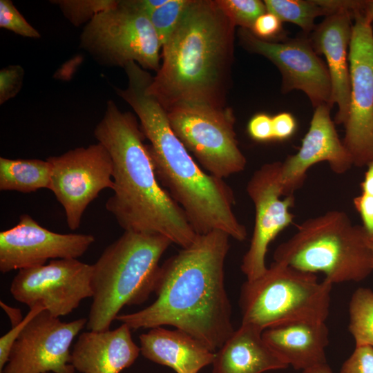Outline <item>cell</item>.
I'll return each mask as SVG.
<instances>
[{"mask_svg":"<svg viewBox=\"0 0 373 373\" xmlns=\"http://www.w3.org/2000/svg\"><path fill=\"white\" fill-rule=\"evenodd\" d=\"M134 6L148 16L157 8L164 4L167 0H132Z\"/></svg>","mask_w":373,"mask_h":373,"instance_id":"cell-38","label":"cell"},{"mask_svg":"<svg viewBox=\"0 0 373 373\" xmlns=\"http://www.w3.org/2000/svg\"><path fill=\"white\" fill-rule=\"evenodd\" d=\"M235 27L216 1L191 0L162 47V62L148 86L166 111L190 106L225 108Z\"/></svg>","mask_w":373,"mask_h":373,"instance_id":"cell-4","label":"cell"},{"mask_svg":"<svg viewBox=\"0 0 373 373\" xmlns=\"http://www.w3.org/2000/svg\"><path fill=\"white\" fill-rule=\"evenodd\" d=\"M229 238L218 230L198 234L191 245L160 265L155 301L116 320L131 329L171 325L216 352L235 331L224 285Z\"/></svg>","mask_w":373,"mask_h":373,"instance_id":"cell-1","label":"cell"},{"mask_svg":"<svg viewBox=\"0 0 373 373\" xmlns=\"http://www.w3.org/2000/svg\"><path fill=\"white\" fill-rule=\"evenodd\" d=\"M247 131L255 141L265 142L274 140L272 117L265 113L254 115L248 122Z\"/></svg>","mask_w":373,"mask_h":373,"instance_id":"cell-34","label":"cell"},{"mask_svg":"<svg viewBox=\"0 0 373 373\" xmlns=\"http://www.w3.org/2000/svg\"><path fill=\"white\" fill-rule=\"evenodd\" d=\"M140 352L147 359L177 373H198L212 364L215 352L189 334L176 329L151 328L139 336Z\"/></svg>","mask_w":373,"mask_h":373,"instance_id":"cell-21","label":"cell"},{"mask_svg":"<svg viewBox=\"0 0 373 373\" xmlns=\"http://www.w3.org/2000/svg\"><path fill=\"white\" fill-rule=\"evenodd\" d=\"M331 108L328 105L314 108L309 128L298 152L281 162L279 183L283 197L294 195L303 185L308 169L317 163L327 162L332 171L338 174L345 173L354 165L331 119Z\"/></svg>","mask_w":373,"mask_h":373,"instance_id":"cell-17","label":"cell"},{"mask_svg":"<svg viewBox=\"0 0 373 373\" xmlns=\"http://www.w3.org/2000/svg\"><path fill=\"white\" fill-rule=\"evenodd\" d=\"M23 77L24 70L19 65H10L0 70V104L17 95Z\"/></svg>","mask_w":373,"mask_h":373,"instance_id":"cell-32","label":"cell"},{"mask_svg":"<svg viewBox=\"0 0 373 373\" xmlns=\"http://www.w3.org/2000/svg\"><path fill=\"white\" fill-rule=\"evenodd\" d=\"M367 166V169L361 183V193L373 198V161Z\"/></svg>","mask_w":373,"mask_h":373,"instance_id":"cell-39","label":"cell"},{"mask_svg":"<svg viewBox=\"0 0 373 373\" xmlns=\"http://www.w3.org/2000/svg\"><path fill=\"white\" fill-rule=\"evenodd\" d=\"M87 322L65 323L42 311L23 330L0 373H75L70 348Z\"/></svg>","mask_w":373,"mask_h":373,"instance_id":"cell-13","label":"cell"},{"mask_svg":"<svg viewBox=\"0 0 373 373\" xmlns=\"http://www.w3.org/2000/svg\"><path fill=\"white\" fill-rule=\"evenodd\" d=\"M115 0H57L52 3L59 6L63 15L74 26L88 23L96 15L113 7Z\"/></svg>","mask_w":373,"mask_h":373,"instance_id":"cell-28","label":"cell"},{"mask_svg":"<svg viewBox=\"0 0 373 373\" xmlns=\"http://www.w3.org/2000/svg\"><path fill=\"white\" fill-rule=\"evenodd\" d=\"M280 164H263L254 173L247 185V193L255 207L254 231L240 266L247 280H254L265 272L269 244L294 220L290 209L294 204V196H283L279 183Z\"/></svg>","mask_w":373,"mask_h":373,"instance_id":"cell-15","label":"cell"},{"mask_svg":"<svg viewBox=\"0 0 373 373\" xmlns=\"http://www.w3.org/2000/svg\"><path fill=\"white\" fill-rule=\"evenodd\" d=\"M190 2L191 0H167L149 15L162 47L171 38Z\"/></svg>","mask_w":373,"mask_h":373,"instance_id":"cell-26","label":"cell"},{"mask_svg":"<svg viewBox=\"0 0 373 373\" xmlns=\"http://www.w3.org/2000/svg\"><path fill=\"white\" fill-rule=\"evenodd\" d=\"M125 72L127 86L116 88V93L140 119L161 185L184 210L198 234L218 230L238 241L245 240L247 229L233 210L231 188L223 179L204 172L173 133L166 110L148 92L153 77L135 64Z\"/></svg>","mask_w":373,"mask_h":373,"instance_id":"cell-2","label":"cell"},{"mask_svg":"<svg viewBox=\"0 0 373 373\" xmlns=\"http://www.w3.org/2000/svg\"><path fill=\"white\" fill-rule=\"evenodd\" d=\"M94 135L112 160L113 194L106 209L119 225L124 231L162 235L182 248L191 245L198 234L158 181L135 115L108 100Z\"/></svg>","mask_w":373,"mask_h":373,"instance_id":"cell-3","label":"cell"},{"mask_svg":"<svg viewBox=\"0 0 373 373\" xmlns=\"http://www.w3.org/2000/svg\"><path fill=\"white\" fill-rule=\"evenodd\" d=\"M94 242L90 234L51 231L24 213L17 225L0 232V271L44 265L49 259H77Z\"/></svg>","mask_w":373,"mask_h":373,"instance_id":"cell-16","label":"cell"},{"mask_svg":"<svg viewBox=\"0 0 373 373\" xmlns=\"http://www.w3.org/2000/svg\"><path fill=\"white\" fill-rule=\"evenodd\" d=\"M366 242L370 250L373 265V233H367L365 231Z\"/></svg>","mask_w":373,"mask_h":373,"instance_id":"cell-42","label":"cell"},{"mask_svg":"<svg viewBox=\"0 0 373 373\" xmlns=\"http://www.w3.org/2000/svg\"><path fill=\"white\" fill-rule=\"evenodd\" d=\"M48 373H49V372H48Z\"/></svg>","mask_w":373,"mask_h":373,"instance_id":"cell-43","label":"cell"},{"mask_svg":"<svg viewBox=\"0 0 373 373\" xmlns=\"http://www.w3.org/2000/svg\"><path fill=\"white\" fill-rule=\"evenodd\" d=\"M52 165L50 190L63 207L68 227L77 229L88 204L113 188L111 155L99 142L46 158Z\"/></svg>","mask_w":373,"mask_h":373,"instance_id":"cell-11","label":"cell"},{"mask_svg":"<svg viewBox=\"0 0 373 373\" xmlns=\"http://www.w3.org/2000/svg\"><path fill=\"white\" fill-rule=\"evenodd\" d=\"M343 5L353 14H358L368 23L373 22V0H345Z\"/></svg>","mask_w":373,"mask_h":373,"instance_id":"cell-37","label":"cell"},{"mask_svg":"<svg viewBox=\"0 0 373 373\" xmlns=\"http://www.w3.org/2000/svg\"><path fill=\"white\" fill-rule=\"evenodd\" d=\"M339 373H373V347L356 346L343 363Z\"/></svg>","mask_w":373,"mask_h":373,"instance_id":"cell-33","label":"cell"},{"mask_svg":"<svg viewBox=\"0 0 373 373\" xmlns=\"http://www.w3.org/2000/svg\"><path fill=\"white\" fill-rule=\"evenodd\" d=\"M332 285L325 279L318 281L315 274L274 261L260 277L242 285L241 323L263 332L293 321H325Z\"/></svg>","mask_w":373,"mask_h":373,"instance_id":"cell-7","label":"cell"},{"mask_svg":"<svg viewBox=\"0 0 373 373\" xmlns=\"http://www.w3.org/2000/svg\"><path fill=\"white\" fill-rule=\"evenodd\" d=\"M333 3L336 10L316 26L308 37L314 51L325 57L332 84V104L338 107L334 122L344 125L350 99L349 52L353 18L341 1L333 0Z\"/></svg>","mask_w":373,"mask_h":373,"instance_id":"cell-18","label":"cell"},{"mask_svg":"<svg viewBox=\"0 0 373 373\" xmlns=\"http://www.w3.org/2000/svg\"><path fill=\"white\" fill-rule=\"evenodd\" d=\"M171 243L162 235L124 231L104 250L92 265L88 330L110 329L123 307L147 300L154 291L160 260Z\"/></svg>","mask_w":373,"mask_h":373,"instance_id":"cell-5","label":"cell"},{"mask_svg":"<svg viewBox=\"0 0 373 373\" xmlns=\"http://www.w3.org/2000/svg\"><path fill=\"white\" fill-rule=\"evenodd\" d=\"M0 27L24 37L37 39L41 37L10 0L0 1Z\"/></svg>","mask_w":373,"mask_h":373,"instance_id":"cell-29","label":"cell"},{"mask_svg":"<svg viewBox=\"0 0 373 373\" xmlns=\"http://www.w3.org/2000/svg\"><path fill=\"white\" fill-rule=\"evenodd\" d=\"M262 334L257 327L241 323L215 352L213 373H263L287 368Z\"/></svg>","mask_w":373,"mask_h":373,"instance_id":"cell-22","label":"cell"},{"mask_svg":"<svg viewBox=\"0 0 373 373\" xmlns=\"http://www.w3.org/2000/svg\"><path fill=\"white\" fill-rule=\"evenodd\" d=\"M227 18L236 26L251 30L255 21L267 12L264 1L260 0H216Z\"/></svg>","mask_w":373,"mask_h":373,"instance_id":"cell-27","label":"cell"},{"mask_svg":"<svg viewBox=\"0 0 373 373\" xmlns=\"http://www.w3.org/2000/svg\"><path fill=\"white\" fill-rule=\"evenodd\" d=\"M264 3L267 12L276 15L282 22L298 26L306 35L316 27V17L332 13L323 0H265Z\"/></svg>","mask_w":373,"mask_h":373,"instance_id":"cell-24","label":"cell"},{"mask_svg":"<svg viewBox=\"0 0 373 373\" xmlns=\"http://www.w3.org/2000/svg\"><path fill=\"white\" fill-rule=\"evenodd\" d=\"M166 114L173 133L209 174L224 180L245 169L230 108L181 106Z\"/></svg>","mask_w":373,"mask_h":373,"instance_id":"cell-9","label":"cell"},{"mask_svg":"<svg viewBox=\"0 0 373 373\" xmlns=\"http://www.w3.org/2000/svg\"><path fill=\"white\" fill-rule=\"evenodd\" d=\"M353 204L361 218L364 230L373 233V198L361 193L354 198Z\"/></svg>","mask_w":373,"mask_h":373,"instance_id":"cell-36","label":"cell"},{"mask_svg":"<svg viewBox=\"0 0 373 373\" xmlns=\"http://www.w3.org/2000/svg\"><path fill=\"white\" fill-rule=\"evenodd\" d=\"M250 31L258 38L268 41H280L287 37L281 20L269 12L260 15Z\"/></svg>","mask_w":373,"mask_h":373,"instance_id":"cell-30","label":"cell"},{"mask_svg":"<svg viewBox=\"0 0 373 373\" xmlns=\"http://www.w3.org/2000/svg\"><path fill=\"white\" fill-rule=\"evenodd\" d=\"M272 128L274 140L285 141L294 135L297 122L291 113L281 112L272 117Z\"/></svg>","mask_w":373,"mask_h":373,"instance_id":"cell-35","label":"cell"},{"mask_svg":"<svg viewBox=\"0 0 373 373\" xmlns=\"http://www.w3.org/2000/svg\"><path fill=\"white\" fill-rule=\"evenodd\" d=\"M349 330L356 346L373 347V291L360 287L352 294L349 304Z\"/></svg>","mask_w":373,"mask_h":373,"instance_id":"cell-25","label":"cell"},{"mask_svg":"<svg viewBox=\"0 0 373 373\" xmlns=\"http://www.w3.org/2000/svg\"><path fill=\"white\" fill-rule=\"evenodd\" d=\"M275 262L303 271L321 272L334 285L360 282L373 271L372 258L362 225L343 211H329L309 218L278 246Z\"/></svg>","mask_w":373,"mask_h":373,"instance_id":"cell-6","label":"cell"},{"mask_svg":"<svg viewBox=\"0 0 373 373\" xmlns=\"http://www.w3.org/2000/svg\"><path fill=\"white\" fill-rule=\"evenodd\" d=\"M302 373H333V372L327 363H325L304 370Z\"/></svg>","mask_w":373,"mask_h":373,"instance_id":"cell-41","label":"cell"},{"mask_svg":"<svg viewBox=\"0 0 373 373\" xmlns=\"http://www.w3.org/2000/svg\"><path fill=\"white\" fill-rule=\"evenodd\" d=\"M239 38L249 51L269 59L282 75V91L298 89L304 92L315 108L321 105L332 108V84L326 64L318 57L308 35L280 41H268L240 28Z\"/></svg>","mask_w":373,"mask_h":373,"instance_id":"cell-14","label":"cell"},{"mask_svg":"<svg viewBox=\"0 0 373 373\" xmlns=\"http://www.w3.org/2000/svg\"><path fill=\"white\" fill-rule=\"evenodd\" d=\"M262 335L274 352L295 370L304 371L327 363L329 329L325 321L289 322L269 327Z\"/></svg>","mask_w":373,"mask_h":373,"instance_id":"cell-20","label":"cell"},{"mask_svg":"<svg viewBox=\"0 0 373 373\" xmlns=\"http://www.w3.org/2000/svg\"><path fill=\"white\" fill-rule=\"evenodd\" d=\"M52 165L39 159L0 157V190L21 193L50 190Z\"/></svg>","mask_w":373,"mask_h":373,"instance_id":"cell-23","label":"cell"},{"mask_svg":"<svg viewBox=\"0 0 373 373\" xmlns=\"http://www.w3.org/2000/svg\"><path fill=\"white\" fill-rule=\"evenodd\" d=\"M350 44V99L343 143L353 164L373 161V29L358 14H353Z\"/></svg>","mask_w":373,"mask_h":373,"instance_id":"cell-10","label":"cell"},{"mask_svg":"<svg viewBox=\"0 0 373 373\" xmlns=\"http://www.w3.org/2000/svg\"><path fill=\"white\" fill-rule=\"evenodd\" d=\"M45 310L41 305H37L30 309L22 321L12 328L0 338V371L7 363L11 350L27 325L40 312Z\"/></svg>","mask_w":373,"mask_h":373,"instance_id":"cell-31","label":"cell"},{"mask_svg":"<svg viewBox=\"0 0 373 373\" xmlns=\"http://www.w3.org/2000/svg\"><path fill=\"white\" fill-rule=\"evenodd\" d=\"M131 331L122 323L113 330L82 332L71 352V364L80 373H120L140 353Z\"/></svg>","mask_w":373,"mask_h":373,"instance_id":"cell-19","label":"cell"},{"mask_svg":"<svg viewBox=\"0 0 373 373\" xmlns=\"http://www.w3.org/2000/svg\"><path fill=\"white\" fill-rule=\"evenodd\" d=\"M79 47L105 66L135 62L144 70L157 71L162 46L149 17L132 0L117 1L96 15L80 35Z\"/></svg>","mask_w":373,"mask_h":373,"instance_id":"cell-8","label":"cell"},{"mask_svg":"<svg viewBox=\"0 0 373 373\" xmlns=\"http://www.w3.org/2000/svg\"><path fill=\"white\" fill-rule=\"evenodd\" d=\"M92 265L77 259L51 260L47 265L19 270L10 291L30 309L41 305L52 316H67L93 297Z\"/></svg>","mask_w":373,"mask_h":373,"instance_id":"cell-12","label":"cell"},{"mask_svg":"<svg viewBox=\"0 0 373 373\" xmlns=\"http://www.w3.org/2000/svg\"><path fill=\"white\" fill-rule=\"evenodd\" d=\"M0 305L8 316L12 327L18 325L23 319L20 309L12 307L3 301H0Z\"/></svg>","mask_w":373,"mask_h":373,"instance_id":"cell-40","label":"cell"}]
</instances>
